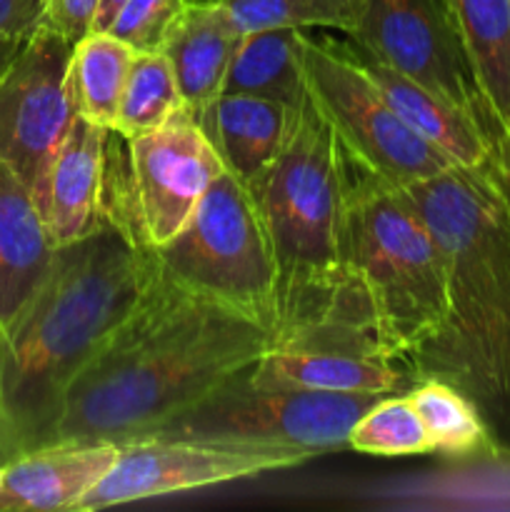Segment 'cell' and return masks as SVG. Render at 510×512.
<instances>
[{
    "mask_svg": "<svg viewBox=\"0 0 510 512\" xmlns=\"http://www.w3.org/2000/svg\"><path fill=\"white\" fill-rule=\"evenodd\" d=\"M270 348V330L163 278L80 370L45 445L150 438ZM43 445V448H45Z\"/></svg>",
    "mask_w": 510,
    "mask_h": 512,
    "instance_id": "obj_1",
    "label": "cell"
},
{
    "mask_svg": "<svg viewBox=\"0 0 510 512\" xmlns=\"http://www.w3.org/2000/svg\"><path fill=\"white\" fill-rule=\"evenodd\" d=\"M155 280L153 248L113 213L55 248L43 283L0 335V465L48 443L73 380Z\"/></svg>",
    "mask_w": 510,
    "mask_h": 512,
    "instance_id": "obj_2",
    "label": "cell"
},
{
    "mask_svg": "<svg viewBox=\"0 0 510 512\" xmlns=\"http://www.w3.org/2000/svg\"><path fill=\"white\" fill-rule=\"evenodd\" d=\"M445 260L448 308L410 363L415 383L445 380L468 395L495 448L510 453V193L498 165L450 168L405 185Z\"/></svg>",
    "mask_w": 510,
    "mask_h": 512,
    "instance_id": "obj_3",
    "label": "cell"
},
{
    "mask_svg": "<svg viewBox=\"0 0 510 512\" xmlns=\"http://www.w3.org/2000/svg\"><path fill=\"white\" fill-rule=\"evenodd\" d=\"M248 188L278 263V315L270 333L330 313L373 320L343 260L350 158L310 95L293 110L278 158Z\"/></svg>",
    "mask_w": 510,
    "mask_h": 512,
    "instance_id": "obj_4",
    "label": "cell"
},
{
    "mask_svg": "<svg viewBox=\"0 0 510 512\" xmlns=\"http://www.w3.org/2000/svg\"><path fill=\"white\" fill-rule=\"evenodd\" d=\"M343 260L368 298L385 353L410 370L445 320V260L408 193L353 160Z\"/></svg>",
    "mask_w": 510,
    "mask_h": 512,
    "instance_id": "obj_5",
    "label": "cell"
},
{
    "mask_svg": "<svg viewBox=\"0 0 510 512\" xmlns=\"http://www.w3.org/2000/svg\"><path fill=\"white\" fill-rule=\"evenodd\" d=\"M160 275L273 330L278 263L253 193L228 170L215 178L175 238L153 248Z\"/></svg>",
    "mask_w": 510,
    "mask_h": 512,
    "instance_id": "obj_6",
    "label": "cell"
},
{
    "mask_svg": "<svg viewBox=\"0 0 510 512\" xmlns=\"http://www.w3.org/2000/svg\"><path fill=\"white\" fill-rule=\"evenodd\" d=\"M250 370L165 423L150 438L290 450L313 460L348 448L350 430L360 415L383 398L260 383Z\"/></svg>",
    "mask_w": 510,
    "mask_h": 512,
    "instance_id": "obj_7",
    "label": "cell"
},
{
    "mask_svg": "<svg viewBox=\"0 0 510 512\" xmlns=\"http://www.w3.org/2000/svg\"><path fill=\"white\" fill-rule=\"evenodd\" d=\"M300 58L310 100L358 168L398 188L453 168L403 123L353 45L303 33Z\"/></svg>",
    "mask_w": 510,
    "mask_h": 512,
    "instance_id": "obj_8",
    "label": "cell"
},
{
    "mask_svg": "<svg viewBox=\"0 0 510 512\" xmlns=\"http://www.w3.org/2000/svg\"><path fill=\"white\" fill-rule=\"evenodd\" d=\"M123 140L125 203L105 210L128 220L150 248H158L183 230L225 168L203 125L188 110L150 133Z\"/></svg>",
    "mask_w": 510,
    "mask_h": 512,
    "instance_id": "obj_9",
    "label": "cell"
},
{
    "mask_svg": "<svg viewBox=\"0 0 510 512\" xmlns=\"http://www.w3.org/2000/svg\"><path fill=\"white\" fill-rule=\"evenodd\" d=\"M348 38L355 50L375 63L388 65L395 73L475 115L495 140L488 108L445 0H365L363 18Z\"/></svg>",
    "mask_w": 510,
    "mask_h": 512,
    "instance_id": "obj_10",
    "label": "cell"
},
{
    "mask_svg": "<svg viewBox=\"0 0 510 512\" xmlns=\"http://www.w3.org/2000/svg\"><path fill=\"white\" fill-rule=\"evenodd\" d=\"M70 48L68 40L40 25L0 75V163L28 185L35 200L75 120Z\"/></svg>",
    "mask_w": 510,
    "mask_h": 512,
    "instance_id": "obj_11",
    "label": "cell"
},
{
    "mask_svg": "<svg viewBox=\"0 0 510 512\" xmlns=\"http://www.w3.org/2000/svg\"><path fill=\"white\" fill-rule=\"evenodd\" d=\"M303 463H308V458L290 450L203 443V440H133L118 445L113 465L85 495L78 512L210 488V485L255 478Z\"/></svg>",
    "mask_w": 510,
    "mask_h": 512,
    "instance_id": "obj_12",
    "label": "cell"
},
{
    "mask_svg": "<svg viewBox=\"0 0 510 512\" xmlns=\"http://www.w3.org/2000/svg\"><path fill=\"white\" fill-rule=\"evenodd\" d=\"M110 130L75 115L38 195V208L53 245H68L93 233L105 220Z\"/></svg>",
    "mask_w": 510,
    "mask_h": 512,
    "instance_id": "obj_13",
    "label": "cell"
},
{
    "mask_svg": "<svg viewBox=\"0 0 510 512\" xmlns=\"http://www.w3.org/2000/svg\"><path fill=\"white\" fill-rule=\"evenodd\" d=\"M118 445L58 443L0 465V512L78 510L108 473Z\"/></svg>",
    "mask_w": 510,
    "mask_h": 512,
    "instance_id": "obj_14",
    "label": "cell"
},
{
    "mask_svg": "<svg viewBox=\"0 0 510 512\" xmlns=\"http://www.w3.org/2000/svg\"><path fill=\"white\" fill-rule=\"evenodd\" d=\"M243 35L220 0H185L165 35L160 50L170 60L185 110L195 120L223 93Z\"/></svg>",
    "mask_w": 510,
    "mask_h": 512,
    "instance_id": "obj_15",
    "label": "cell"
},
{
    "mask_svg": "<svg viewBox=\"0 0 510 512\" xmlns=\"http://www.w3.org/2000/svg\"><path fill=\"white\" fill-rule=\"evenodd\" d=\"M355 53L363 60L375 83L380 85L395 113L403 118V123L418 138H423L430 148L438 150L453 168L485 170L500 165L493 135L475 115L465 113L458 105L448 103L423 85L395 73L388 65L375 63L360 50H355Z\"/></svg>",
    "mask_w": 510,
    "mask_h": 512,
    "instance_id": "obj_16",
    "label": "cell"
},
{
    "mask_svg": "<svg viewBox=\"0 0 510 512\" xmlns=\"http://www.w3.org/2000/svg\"><path fill=\"white\" fill-rule=\"evenodd\" d=\"M250 375L260 383L343 395L408 393L415 385L410 370L395 360L343 348L295 345H270Z\"/></svg>",
    "mask_w": 510,
    "mask_h": 512,
    "instance_id": "obj_17",
    "label": "cell"
},
{
    "mask_svg": "<svg viewBox=\"0 0 510 512\" xmlns=\"http://www.w3.org/2000/svg\"><path fill=\"white\" fill-rule=\"evenodd\" d=\"M55 245L28 185L0 163V335L43 283Z\"/></svg>",
    "mask_w": 510,
    "mask_h": 512,
    "instance_id": "obj_18",
    "label": "cell"
},
{
    "mask_svg": "<svg viewBox=\"0 0 510 512\" xmlns=\"http://www.w3.org/2000/svg\"><path fill=\"white\" fill-rule=\"evenodd\" d=\"M293 110L255 95L220 93L198 118L220 163L245 185H253L273 165L288 138Z\"/></svg>",
    "mask_w": 510,
    "mask_h": 512,
    "instance_id": "obj_19",
    "label": "cell"
},
{
    "mask_svg": "<svg viewBox=\"0 0 510 512\" xmlns=\"http://www.w3.org/2000/svg\"><path fill=\"white\" fill-rule=\"evenodd\" d=\"M503 163L510 153V0H445Z\"/></svg>",
    "mask_w": 510,
    "mask_h": 512,
    "instance_id": "obj_20",
    "label": "cell"
},
{
    "mask_svg": "<svg viewBox=\"0 0 510 512\" xmlns=\"http://www.w3.org/2000/svg\"><path fill=\"white\" fill-rule=\"evenodd\" d=\"M303 33L288 28L245 33L225 75L223 93L255 95L298 108L308 95L300 58Z\"/></svg>",
    "mask_w": 510,
    "mask_h": 512,
    "instance_id": "obj_21",
    "label": "cell"
},
{
    "mask_svg": "<svg viewBox=\"0 0 510 512\" xmlns=\"http://www.w3.org/2000/svg\"><path fill=\"white\" fill-rule=\"evenodd\" d=\"M135 50L108 30H90L73 43L68 60V88L75 115L113 130L125 80Z\"/></svg>",
    "mask_w": 510,
    "mask_h": 512,
    "instance_id": "obj_22",
    "label": "cell"
},
{
    "mask_svg": "<svg viewBox=\"0 0 510 512\" xmlns=\"http://www.w3.org/2000/svg\"><path fill=\"white\" fill-rule=\"evenodd\" d=\"M408 395L423 420L433 453L463 458L483 450H498L480 410L455 385L425 378L418 380Z\"/></svg>",
    "mask_w": 510,
    "mask_h": 512,
    "instance_id": "obj_23",
    "label": "cell"
},
{
    "mask_svg": "<svg viewBox=\"0 0 510 512\" xmlns=\"http://www.w3.org/2000/svg\"><path fill=\"white\" fill-rule=\"evenodd\" d=\"M185 110L170 60L163 50L135 53L125 80L123 98L115 115L113 133L118 138H135L168 123Z\"/></svg>",
    "mask_w": 510,
    "mask_h": 512,
    "instance_id": "obj_24",
    "label": "cell"
},
{
    "mask_svg": "<svg viewBox=\"0 0 510 512\" xmlns=\"http://www.w3.org/2000/svg\"><path fill=\"white\" fill-rule=\"evenodd\" d=\"M243 33L270 28H333L350 35L365 13V0H220Z\"/></svg>",
    "mask_w": 510,
    "mask_h": 512,
    "instance_id": "obj_25",
    "label": "cell"
},
{
    "mask_svg": "<svg viewBox=\"0 0 510 512\" xmlns=\"http://www.w3.org/2000/svg\"><path fill=\"white\" fill-rule=\"evenodd\" d=\"M348 448L375 458L433 453L425 425L408 393L383 395L353 425Z\"/></svg>",
    "mask_w": 510,
    "mask_h": 512,
    "instance_id": "obj_26",
    "label": "cell"
},
{
    "mask_svg": "<svg viewBox=\"0 0 510 512\" xmlns=\"http://www.w3.org/2000/svg\"><path fill=\"white\" fill-rule=\"evenodd\" d=\"M185 0H123L108 33L128 43L135 53L160 50Z\"/></svg>",
    "mask_w": 510,
    "mask_h": 512,
    "instance_id": "obj_27",
    "label": "cell"
},
{
    "mask_svg": "<svg viewBox=\"0 0 510 512\" xmlns=\"http://www.w3.org/2000/svg\"><path fill=\"white\" fill-rule=\"evenodd\" d=\"M100 0H45L43 28L53 30L70 45L95 30Z\"/></svg>",
    "mask_w": 510,
    "mask_h": 512,
    "instance_id": "obj_28",
    "label": "cell"
},
{
    "mask_svg": "<svg viewBox=\"0 0 510 512\" xmlns=\"http://www.w3.org/2000/svg\"><path fill=\"white\" fill-rule=\"evenodd\" d=\"M45 0H0V35L30 38L43 25Z\"/></svg>",
    "mask_w": 510,
    "mask_h": 512,
    "instance_id": "obj_29",
    "label": "cell"
},
{
    "mask_svg": "<svg viewBox=\"0 0 510 512\" xmlns=\"http://www.w3.org/2000/svg\"><path fill=\"white\" fill-rule=\"evenodd\" d=\"M28 38H10V35H0V75L8 70V65L13 63L15 55L20 53V48L25 45Z\"/></svg>",
    "mask_w": 510,
    "mask_h": 512,
    "instance_id": "obj_30",
    "label": "cell"
},
{
    "mask_svg": "<svg viewBox=\"0 0 510 512\" xmlns=\"http://www.w3.org/2000/svg\"><path fill=\"white\" fill-rule=\"evenodd\" d=\"M123 5V0H100V10L98 18H95V30H105L110 23H113L115 13Z\"/></svg>",
    "mask_w": 510,
    "mask_h": 512,
    "instance_id": "obj_31",
    "label": "cell"
},
{
    "mask_svg": "<svg viewBox=\"0 0 510 512\" xmlns=\"http://www.w3.org/2000/svg\"><path fill=\"white\" fill-rule=\"evenodd\" d=\"M498 173H500V178H503L505 188H508V193H510V153L505 155V158H503V163L498 165Z\"/></svg>",
    "mask_w": 510,
    "mask_h": 512,
    "instance_id": "obj_32",
    "label": "cell"
}]
</instances>
